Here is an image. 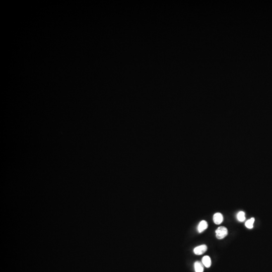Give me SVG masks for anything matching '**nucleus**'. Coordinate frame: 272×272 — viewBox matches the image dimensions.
Returning a JSON list of instances; mask_svg holds the SVG:
<instances>
[{
  "instance_id": "1",
  "label": "nucleus",
  "mask_w": 272,
  "mask_h": 272,
  "mask_svg": "<svg viewBox=\"0 0 272 272\" xmlns=\"http://www.w3.org/2000/svg\"><path fill=\"white\" fill-rule=\"evenodd\" d=\"M228 234V230L224 226L218 227L216 230V236L218 239H222Z\"/></svg>"
},
{
  "instance_id": "2",
  "label": "nucleus",
  "mask_w": 272,
  "mask_h": 272,
  "mask_svg": "<svg viewBox=\"0 0 272 272\" xmlns=\"http://www.w3.org/2000/svg\"><path fill=\"white\" fill-rule=\"evenodd\" d=\"M207 250L206 245H201L194 248V252L197 255H201L204 254Z\"/></svg>"
},
{
  "instance_id": "3",
  "label": "nucleus",
  "mask_w": 272,
  "mask_h": 272,
  "mask_svg": "<svg viewBox=\"0 0 272 272\" xmlns=\"http://www.w3.org/2000/svg\"><path fill=\"white\" fill-rule=\"evenodd\" d=\"M223 220V215L220 213H216L213 216V221L216 224H220L222 223Z\"/></svg>"
},
{
  "instance_id": "4",
  "label": "nucleus",
  "mask_w": 272,
  "mask_h": 272,
  "mask_svg": "<svg viewBox=\"0 0 272 272\" xmlns=\"http://www.w3.org/2000/svg\"><path fill=\"white\" fill-rule=\"evenodd\" d=\"M208 225L206 221L203 220L200 222L199 224L197 227V231L199 233H201L206 230L208 228Z\"/></svg>"
},
{
  "instance_id": "5",
  "label": "nucleus",
  "mask_w": 272,
  "mask_h": 272,
  "mask_svg": "<svg viewBox=\"0 0 272 272\" xmlns=\"http://www.w3.org/2000/svg\"><path fill=\"white\" fill-rule=\"evenodd\" d=\"M202 263L203 265L206 268H210L211 266V260L210 257L208 256H205L202 259Z\"/></svg>"
},
{
  "instance_id": "6",
  "label": "nucleus",
  "mask_w": 272,
  "mask_h": 272,
  "mask_svg": "<svg viewBox=\"0 0 272 272\" xmlns=\"http://www.w3.org/2000/svg\"><path fill=\"white\" fill-rule=\"evenodd\" d=\"M194 267L195 272H203L204 271L203 263L200 261H195L194 264Z\"/></svg>"
},
{
  "instance_id": "7",
  "label": "nucleus",
  "mask_w": 272,
  "mask_h": 272,
  "mask_svg": "<svg viewBox=\"0 0 272 272\" xmlns=\"http://www.w3.org/2000/svg\"><path fill=\"white\" fill-rule=\"evenodd\" d=\"M254 218H252L251 219H250V220H248L247 221L245 222V226L247 227V228L248 229H252L254 227Z\"/></svg>"
},
{
  "instance_id": "8",
  "label": "nucleus",
  "mask_w": 272,
  "mask_h": 272,
  "mask_svg": "<svg viewBox=\"0 0 272 272\" xmlns=\"http://www.w3.org/2000/svg\"><path fill=\"white\" fill-rule=\"evenodd\" d=\"M237 218L238 220V221L240 222H243L245 220V213L243 211H240L238 214Z\"/></svg>"
}]
</instances>
